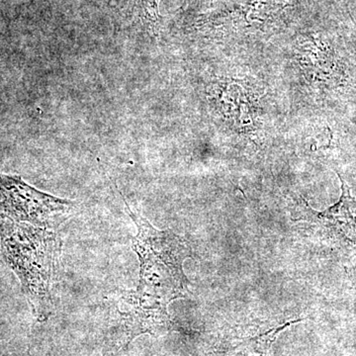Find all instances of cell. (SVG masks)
I'll list each match as a JSON object with an SVG mask.
<instances>
[{"label":"cell","instance_id":"1","mask_svg":"<svg viewBox=\"0 0 356 356\" xmlns=\"http://www.w3.org/2000/svg\"><path fill=\"white\" fill-rule=\"evenodd\" d=\"M125 206L137 227L133 248L139 257L140 280L137 289L123 293L118 310L138 320L163 322L170 318L168 304L188 292L184 264L191 257V248L173 232L154 228L126 201Z\"/></svg>","mask_w":356,"mask_h":356},{"label":"cell","instance_id":"2","mask_svg":"<svg viewBox=\"0 0 356 356\" xmlns=\"http://www.w3.org/2000/svg\"><path fill=\"white\" fill-rule=\"evenodd\" d=\"M0 248L19 280L35 317L46 321L53 308V287L63 242L58 229L30 222H0Z\"/></svg>","mask_w":356,"mask_h":356},{"label":"cell","instance_id":"3","mask_svg":"<svg viewBox=\"0 0 356 356\" xmlns=\"http://www.w3.org/2000/svg\"><path fill=\"white\" fill-rule=\"evenodd\" d=\"M79 204L44 193L18 175L0 173V222H30L58 229Z\"/></svg>","mask_w":356,"mask_h":356},{"label":"cell","instance_id":"4","mask_svg":"<svg viewBox=\"0 0 356 356\" xmlns=\"http://www.w3.org/2000/svg\"><path fill=\"white\" fill-rule=\"evenodd\" d=\"M337 175L341 182L339 202L325 211H316L301 197L293 220L315 225L322 229L325 238L341 248H356V201L343 177L339 173Z\"/></svg>","mask_w":356,"mask_h":356},{"label":"cell","instance_id":"5","mask_svg":"<svg viewBox=\"0 0 356 356\" xmlns=\"http://www.w3.org/2000/svg\"><path fill=\"white\" fill-rule=\"evenodd\" d=\"M299 321L286 323L257 336L238 339L224 346H215L203 356H270L271 348L278 334L290 325Z\"/></svg>","mask_w":356,"mask_h":356},{"label":"cell","instance_id":"6","mask_svg":"<svg viewBox=\"0 0 356 356\" xmlns=\"http://www.w3.org/2000/svg\"><path fill=\"white\" fill-rule=\"evenodd\" d=\"M159 0H137L140 16L153 27H156L159 21Z\"/></svg>","mask_w":356,"mask_h":356}]
</instances>
